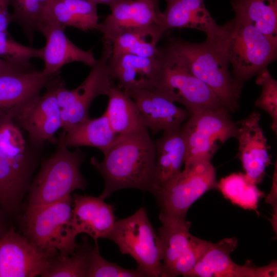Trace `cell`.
<instances>
[{
	"label": "cell",
	"instance_id": "16",
	"mask_svg": "<svg viewBox=\"0 0 277 277\" xmlns=\"http://www.w3.org/2000/svg\"><path fill=\"white\" fill-rule=\"evenodd\" d=\"M108 68L117 86L126 93L156 87L161 73L159 53L153 57L111 54Z\"/></svg>",
	"mask_w": 277,
	"mask_h": 277
},
{
	"label": "cell",
	"instance_id": "30",
	"mask_svg": "<svg viewBox=\"0 0 277 277\" xmlns=\"http://www.w3.org/2000/svg\"><path fill=\"white\" fill-rule=\"evenodd\" d=\"M93 246L87 236H82L74 252L69 255L58 253L52 256L42 277H86L90 252Z\"/></svg>",
	"mask_w": 277,
	"mask_h": 277
},
{
	"label": "cell",
	"instance_id": "34",
	"mask_svg": "<svg viewBox=\"0 0 277 277\" xmlns=\"http://www.w3.org/2000/svg\"><path fill=\"white\" fill-rule=\"evenodd\" d=\"M147 275L137 267L135 269L124 268L109 262L100 254L97 243L90 252L86 277H144Z\"/></svg>",
	"mask_w": 277,
	"mask_h": 277
},
{
	"label": "cell",
	"instance_id": "31",
	"mask_svg": "<svg viewBox=\"0 0 277 277\" xmlns=\"http://www.w3.org/2000/svg\"><path fill=\"white\" fill-rule=\"evenodd\" d=\"M216 187L233 204L245 209H256L260 199L265 195L245 174L241 172L222 178Z\"/></svg>",
	"mask_w": 277,
	"mask_h": 277
},
{
	"label": "cell",
	"instance_id": "28",
	"mask_svg": "<svg viewBox=\"0 0 277 277\" xmlns=\"http://www.w3.org/2000/svg\"><path fill=\"white\" fill-rule=\"evenodd\" d=\"M235 15L277 42V0H231Z\"/></svg>",
	"mask_w": 277,
	"mask_h": 277
},
{
	"label": "cell",
	"instance_id": "38",
	"mask_svg": "<svg viewBox=\"0 0 277 277\" xmlns=\"http://www.w3.org/2000/svg\"><path fill=\"white\" fill-rule=\"evenodd\" d=\"M12 0H0V31H8L12 22L11 13L9 10Z\"/></svg>",
	"mask_w": 277,
	"mask_h": 277
},
{
	"label": "cell",
	"instance_id": "5",
	"mask_svg": "<svg viewBox=\"0 0 277 277\" xmlns=\"http://www.w3.org/2000/svg\"><path fill=\"white\" fill-rule=\"evenodd\" d=\"M159 56L161 73L155 88L162 94L184 105L191 114L227 110L211 89L189 71L167 44L160 48Z\"/></svg>",
	"mask_w": 277,
	"mask_h": 277
},
{
	"label": "cell",
	"instance_id": "7",
	"mask_svg": "<svg viewBox=\"0 0 277 277\" xmlns=\"http://www.w3.org/2000/svg\"><path fill=\"white\" fill-rule=\"evenodd\" d=\"M106 239L114 242L122 254L130 255L148 276H161L162 254L160 239L145 208L116 221Z\"/></svg>",
	"mask_w": 277,
	"mask_h": 277
},
{
	"label": "cell",
	"instance_id": "26",
	"mask_svg": "<svg viewBox=\"0 0 277 277\" xmlns=\"http://www.w3.org/2000/svg\"><path fill=\"white\" fill-rule=\"evenodd\" d=\"M159 219L162 223L159 230L162 254L161 276L166 277L189 244L191 223L186 216L161 213Z\"/></svg>",
	"mask_w": 277,
	"mask_h": 277
},
{
	"label": "cell",
	"instance_id": "1",
	"mask_svg": "<svg viewBox=\"0 0 277 277\" xmlns=\"http://www.w3.org/2000/svg\"><path fill=\"white\" fill-rule=\"evenodd\" d=\"M104 155L102 162L94 157L90 159L105 182L101 197L105 200L126 188L152 192L155 148L147 127L118 135Z\"/></svg>",
	"mask_w": 277,
	"mask_h": 277
},
{
	"label": "cell",
	"instance_id": "32",
	"mask_svg": "<svg viewBox=\"0 0 277 277\" xmlns=\"http://www.w3.org/2000/svg\"><path fill=\"white\" fill-rule=\"evenodd\" d=\"M50 0H12V22L17 24L32 44L42 22L43 10Z\"/></svg>",
	"mask_w": 277,
	"mask_h": 277
},
{
	"label": "cell",
	"instance_id": "20",
	"mask_svg": "<svg viewBox=\"0 0 277 277\" xmlns=\"http://www.w3.org/2000/svg\"><path fill=\"white\" fill-rule=\"evenodd\" d=\"M70 227L76 238L81 233L90 235L97 243L106 239L115 222L114 207L101 197L74 193Z\"/></svg>",
	"mask_w": 277,
	"mask_h": 277
},
{
	"label": "cell",
	"instance_id": "37",
	"mask_svg": "<svg viewBox=\"0 0 277 277\" xmlns=\"http://www.w3.org/2000/svg\"><path fill=\"white\" fill-rule=\"evenodd\" d=\"M210 241L191 235L187 248L167 273L166 277L184 275L192 270L212 245Z\"/></svg>",
	"mask_w": 277,
	"mask_h": 277
},
{
	"label": "cell",
	"instance_id": "19",
	"mask_svg": "<svg viewBox=\"0 0 277 277\" xmlns=\"http://www.w3.org/2000/svg\"><path fill=\"white\" fill-rule=\"evenodd\" d=\"M109 7L110 13L97 30L103 34V43L111 45L125 32L157 23L161 12L152 0H120Z\"/></svg>",
	"mask_w": 277,
	"mask_h": 277
},
{
	"label": "cell",
	"instance_id": "29",
	"mask_svg": "<svg viewBox=\"0 0 277 277\" xmlns=\"http://www.w3.org/2000/svg\"><path fill=\"white\" fill-rule=\"evenodd\" d=\"M164 34L157 23L133 29L118 36L112 44V54L153 57L160 52L157 43Z\"/></svg>",
	"mask_w": 277,
	"mask_h": 277
},
{
	"label": "cell",
	"instance_id": "6",
	"mask_svg": "<svg viewBox=\"0 0 277 277\" xmlns=\"http://www.w3.org/2000/svg\"><path fill=\"white\" fill-rule=\"evenodd\" d=\"M72 212L71 195L49 205L27 209L24 235L41 250L52 256L58 253L71 255L78 245L70 227Z\"/></svg>",
	"mask_w": 277,
	"mask_h": 277
},
{
	"label": "cell",
	"instance_id": "23",
	"mask_svg": "<svg viewBox=\"0 0 277 277\" xmlns=\"http://www.w3.org/2000/svg\"><path fill=\"white\" fill-rule=\"evenodd\" d=\"M33 167L19 163L0 151V208L12 215L29 186Z\"/></svg>",
	"mask_w": 277,
	"mask_h": 277
},
{
	"label": "cell",
	"instance_id": "42",
	"mask_svg": "<svg viewBox=\"0 0 277 277\" xmlns=\"http://www.w3.org/2000/svg\"><path fill=\"white\" fill-rule=\"evenodd\" d=\"M153 1V2L154 3V4L155 5V6L157 7V8H159V3H160V0H152Z\"/></svg>",
	"mask_w": 277,
	"mask_h": 277
},
{
	"label": "cell",
	"instance_id": "11",
	"mask_svg": "<svg viewBox=\"0 0 277 277\" xmlns=\"http://www.w3.org/2000/svg\"><path fill=\"white\" fill-rule=\"evenodd\" d=\"M52 256L11 227L0 238V277L41 276Z\"/></svg>",
	"mask_w": 277,
	"mask_h": 277
},
{
	"label": "cell",
	"instance_id": "21",
	"mask_svg": "<svg viewBox=\"0 0 277 277\" xmlns=\"http://www.w3.org/2000/svg\"><path fill=\"white\" fill-rule=\"evenodd\" d=\"M165 10L159 14L157 24L164 33L173 28H192L213 37L218 25L206 7L204 0H165Z\"/></svg>",
	"mask_w": 277,
	"mask_h": 277
},
{
	"label": "cell",
	"instance_id": "18",
	"mask_svg": "<svg viewBox=\"0 0 277 277\" xmlns=\"http://www.w3.org/2000/svg\"><path fill=\"white\" fill-rule=\"evenodd\" d=\"M65 27L50 20L43 21L39 25L38 31L46 41L42 48V57L45 65L42 71L45 74L58 73L63 66L73 62H81L91 67L96 62L91 52L80 48L68 38Z\"/></svg>",
	"mask_w": 277,
	"mask_h": 277
},
{
	"label": "cell",
	"instance_id": "36",
	"mask_svg": "<svg viewBox=\"0 0 277 277\" xmlns=\"http://www.w3.org/2000/svg\"><path fill=\"white\" fill-rule=\"evenodd\" d=\"M256 84L262 87L259 97L254 105L265 111L272 120L271 127L277 132V81L272 76L267 68L261 70L257 75Z\"/></svg>",
	"mask_w": 277,
	"mask_h": 277
},
{
	"label": "cell",
	"instance_id": "27",
	"mask_svg": "<svg viewBox=\"0 0 277 277\" xmlns=\"http://www.w3.org/2000/svg\"><path fill=\"white\" fill-rule=\"evenodd\" d=\"M107 95L108 102L105 113L116 134L127 133L146 127L136 103L126 92L113 85Z\"/></svg>",
	"mask_w": 277,
	"mask_h": 277
},
{
	"label": "cell",
	"instance_id": "22",
	"mask_svg": "<svg viewBox=\"0 0 277 277\" xmlns=\"http://www.w3.org/2000/svg\"><path fill=\"white\" fill-rule=\"evenodd\" d=\"M154 143L155 163L152 194L182 171L187 155V146L181 127L163 132Z\"/></svg>",
	"mask_w": 277,
	"mask_h": 277
},
{
	"label": "cell",
	"instance_id": "40",
	"mask_svg": "<svg viewBox=\"0 0 277 277\" xmlns=\"http://www.w3.org/2000/svg\"><path fill=\"white\" fill-rule=\"evenodd\" d=\"M9 228L7 222L6 214L0 208V238L7 232Z\"/></svg>",
	"mask_w": 277,
	"mask_h": 277
},
{
	"label": "cell",
	"instance_id": "10",
	"mask_svg": "<svg viewBox=\"0 0 277 277\" xmlns=\"http://www.w3.org/2000/svg\"><path fill=\"white\" fill-rule=\"evenodd\" d=\"M181 129L187 146L186 161L195 158L211 160L220 145L236 137L239 128L229 112L221 109L191 114Z\"/></svg>",
	"mask_w": 277,
	"mask_h": 277
},
{
	"label": "cell",
	"instance_id": "8",
	"mask_svg": "<svg viewBox=\"0 0 277 277\" xmlns=\"http://www.w3.org/2000/svg\"><path fill=\"white\" fill-rule=\"evenodd\" d=\"M184 165L183 170L153 194L161 213L186 216L197 200L216 186L215 170L210 159H189Z\"/></svg>",
	"mask_w": 277,
	"mask_h": 277
},
{
	"label": "cell",
	"instance_id": "3",
	"mask_svg": "<svg viewBox=\"0 0 277 277\" xmlns=\"http://www.w3.org/2000/svg\"><path fill=\"white\" fill-rule=\"evenodd\" d=\"M167 45L189 71L205 83L229 112L238 110L243 86L233 78L229 65L209 41L191 43L171 38Z\"/></svg>",
	"mask_w": 277,
	"mask_h": 277
},
{
	"label": "cell",
	"instance_id": "9",
	"mask_svg": "<svg viewBox=\"0 0 277 277\" xmlns=\"http://www.w3.org/2000/svg\"><path fill=\"white\" fill-rule=\"evenodd\" d=\"M112 54V45L103 43L102 53L86 78L77 88L69 90L60 80L56 96L61 109L62 128L66 131L89 118V108L97 96L107 95L113 85L108 62Z\"/></svg>",
	"mask_w": 277,
	"mask_h": 277
},
{
	"label": "cell",
	"instance_id": "35",
	"mask_svg": "<svg viewBox=\"0 0 277 277\" xmlns=\"http://www.w3.org/2000/svg\"><path fill=\"white\" fill-rule=\"evenodd\" d=\"M43 49L26 46L15 41L8 31H0V58L10 63L32 66L33 58L42 57Z\"/></svg>",
	"mask_w": 277,
	"mask_h": 277
},
{
	"label": "cell",
	"instance_id": "33",
	"mask_svg": "<svg viewBox=\"0 0 277 277\" xmlns=\"http://www.w3.org/2000/svg\"><path fill=\"white\" fill-rule=\"evenodd\" d=\"M0 151L15 162L34 167L27 152L24 136L18 126L12 121L0 123Z\"/></svg>",
	"mask_w": 277,
	"mask_h": 277
},
{
	"label": "cell",
	"instance_id": "39",
	"mask_svg": "<svg viewBox=\"0 0 277 277\" xmlns=\"http://www.w3.org/2000/svg\"><path fill=\"white\" fill-rule=\"evenodd\" d=\"M35 69L33 65L24 66L14 64L0 58V74L19 72Z\"/></svg>",
	"mask_w": 277,
	"mask_h": 277
},
{
	"label": "cell",
	"instance_id": "12",
	"mask_svg": "<svg viewBox=\"0 0 277 277\" xmlns=\"http://www.w3.org/2000/svg\"><path fill=\"white\" fill-rule=\"evenodd\" d=\"M238 246L236 238H224L213 243L197 264L186 273L187 277H272L276 276V262L254 267L250 264L240 265L230 253Z\"/></svg>",
	"mask_w": 277,
	"mask_h": 277
},
{
	"label": "cell",
	"instance_id": "17",
	"mask_svg": "<svg viewBox=\"0 0 277 277\" xmlns=\"http://www.w3.org/2000/svg\"><path fill=\"white\" fill-rule=\"evenodd\" d=\"M127 93L136 103L144 125L152 134L180 128L191 115L155 88Z\"/></svg>",
	"mask_w": 277,
	"mask_h": 277
},
{
	"label": "cell",
	"instance_id": "14",
	"mask_svg": "<svg viewBox=\"0 0 277 277\" xmlns=\"http://www.w3.org/2000/svg\"><path fill=\"white\" fill-rule=\"evenodd\" d=\"M60 80L58 74L46 86L44 95L33 99L15 120L28 132L35 145L52 138L62 128L61 109L56 93Z\"/></svg>",
	"mask_w": 277,
	"mask_h": 277
},
{
	"label": "cell",
	"instance_id": "2",
	"mask_svg": "<svg viewBox=\"0 0 277 277\" xmlns=\"http://www.w3.org/2000/svg\"><path fill=\"white\" fill-rule=\"evenodd\" d=\"M206 39L232 66L233 78L242 86L276 59L277 42L236 16L220 26L215 36Z\"/></svg>",
	"mask_w": 277,
	"mask_h": 277
},
{
	"label": "cell",
	"instance_id": "25",
	"mask_svg": "<svg viewBox=\"0 0 277 277\" xmlns=\"http://www.w3.org/2000/svg\"><path fill=\"white\" fill-rule=\"evenodd\" d=\"M118 135L113 130L104 112L99 117H89L68 130L63 131L59 142L67 147H95L104 154Z\"/></svg>",
	"mask_w": 277,
	"mask_h": 277
},
{
	"label": "cell",
	"instance_id": "15",
	"mask_svg": "<svg viewBox=\"0 0 277 277\" xmlns=\"http://www.w3.org/2000/svg\"><path fill=\"white\" fill-rule=\"evenodd\" d=\"M261 115L253 111L238 124V157L245 175L257 185L262 181L266 168L271 163L267 138L260 125Z\"/></svg>",
	"mask_w": 277,
	"mask_h": 277
},
{
	"label": "cell",
	"instance_id": "24",
	"mask_svg": "<svg viewBox=\"0 0 277 277\" xmlns=\"http://www.w3.org/2000/svg\"><path fill=\"white\" fill-rule=\"evenodd\" d=\"M96 5L87 0H50L43 10L42 22L53 21L83 31L97 30L100 23Z\"/></svg>",
	"mask_w": 277,
	"mask_h": 277
},
{
	"label": "cell",
	"instance_id": "4",
	"mask_svg": "<svg viewBox=\"0 0 277 277\" xmlns=\"http://www.w3.org/2000/svg\"><path fill=\"white\" fill-rule=\"evenodd\" d=\"M85 155L58 142L56 151L41 166L29 187L27 209L49 205L71 195L76 189L85 190L87 182L80 171Z\"/></svg>",
	"mask_w": 277,
	"mask_h": 277
},
{
	"label": "cell",
	"instance_id": "41",
	"mask_svg": "<svg viewBox=\"0 0 277 277\" xmlns=\"http://www.w3.org/2000/svg\"><path fill=\"white\" fill-rule=\"evenodd\" d=\"M96 4H103L108 5L109 7L120 0H87Z\"/></svg>",
	"mask_w": 277,
	"mask_h": 277
},
{
	"label": "cell",
	"instance_id": "13",
	"mask_svg": "<svg viewBox=\"0 0 277 277\" xmlns=\"http://www.w3.org/2000/svg\"><path fill=\"white\" fill-rule=\"evenodd\" d=\"M60 72L45 74L36 69L0 74V123L16 118Z\"/></svg>",
	"mask_w": 277,
	"mask_h": 277
}]
</instances>
